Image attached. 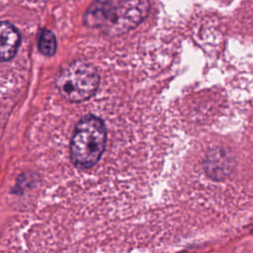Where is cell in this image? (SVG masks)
Returning <instances> with one entry per match:
<instances>
[{"label":"cell","mask_w":253,"mask_h":253,"mask_svg":"<svg viewBox=\"0 0 253 253\" xmlns=\"http://www.w3.org/2000/svg\"><path fill=\"white\" fill-rule=\"evenodd\" d=\"M148 1H96L84 13L85 25L108 36L122 35L135 28L148 15Z\"/></svg>","instance_id":"cell-1"},{"label":"cell","mask_w":253,"mask_h":253,"mask_svg":"<svg viewBox=\"0 0 253 253\" xmlns=\"http://www.w3.org/2000/svg\"><path fill=\"white\" fill-rule=\"evenodd\" d=\"M108 133L104 121L92 114L76 125L70 140V159L73 165L86 170L95 166L107 146Z\"/></svg>","instance_id":"cell-2"},{"label":"cell","mask_w":253,"mask_h":253,"mask_svg":"<svg viewBox=\"0 0 253 253\" xmlns=\"http://www.w3.org/2000/svg\"><path fill=\"white\" fill-rule=\"evenodd\" d=\"M100 75L95 66L84 60H75L63 68L56 77L60 94L71 102H83L97 92Z\"/></svg>","instance_id":"cell-3"},{"label":"cell","mask_w":253,"mask_h":253,"mask_svg":"<svg viewBox=\"0 0 253 253\" xmlns=\"http://www.w3.org/2000/svg\"><path fill=\"white\" fill-rule=\"evenodd\" d=\"M20 42L18 29L8 22H0V61L11 59L17 53Z\"/></svg>","instance_id":"cell-4"},{"label":"cell","mask_w":253,"mask_h":253,"mask_svg":"<svg viewBox=\"0 0 253 253\" xmlns=\"http://www.w3.org/2000/svg\"><path fill=\"white\" fill-rule=\"evenodd\" d=\"M38 46L41 53L45 56H52L56 51V39L54 34L46 29L42 30L39 35Z\"/></svg>","instance_id":"cell-5"}]
</instances>
